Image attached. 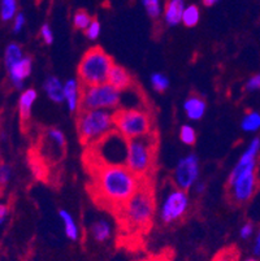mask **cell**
Returning a JSON list of instances; mask_svg holds the SVG:
<instances>
[{
	"label": "cell",
	"mask_w": 260,
	"mask_h": 261,
	"mask_svg": "<svg viewBox=\"0 0 260 261\" xmlns=\"http://www.w3.org/2000/svg\"><path fill=\"white\" fill-rule=\"evenodd\" d=\"M113 66V59L102 47H92L85 52L78 64V77L81 85L97 86L107 84Z\"/></svg>",
	"instance_id": "5"
},
{
	"label": "cell",
	"mask_w": 260,
	"mask_h": 261,
	"mask_svg": "<svg viewBox=\"0 0 260 261\" xmlns=\"http://www.w3.org/2000/svg\"><path fill=\"white\" fill-rule=\"evenodd\" d=\"M91 237L99 243H103L107 242L111 238V226H109L108 222L106 220H99V221H95L91 225Z\"/></svg>",
	"instance_id": "18"
},
{
	"label": "cell",
	"mask_w": 260,
	"mask_h": 261,
	"mask_svg": "<svg viewBox=\"0 0 260 261\" xmlns=\"http://www.w3.org/2000/svg\"><path fill=\"white\" fill-rule=\"evenodd\" d=\"M33 68V61L32 58L29 56H23L20 61H17L16 64H13L12 66L8 68L9 78H11V82L13 84L14 87L17 89H22L23 81L25 78H28L32 73Z\"/></svg>",
	"instance_id": "11"
},
{
	"label": "cell",
	"mask_w": 260,
	"mask_h": 261,
	"mask_svg": "<svg viewBox=\"0 0 260 261\" xmlns=\"http://www.w3.org/2000/svg\"><path fill=\"white\" fill-rule=\"evenodd\" d=\"M180 139L186 146H194L197 142V133L189 125H183L180 130Z\"/></svg>",
	"instance_id": "27"
},
{
	"label": "cell",
	"mask_w": 260,
	"mask_h": 261,
	"mask_svg": "<svg viewBox=\"0 0 260 261\" xmlns=\"http://www.w3.org/2000/svg\"><path fill=\"white\" fill-rule=\"evenodd\" d=\"M218 2H219V0H203V4L206 7H212L214 4L218 3Z\"/></svg>",
	"instance_id": "37"
},
{
	"label": "cell",
	"mask_w": 260,
	"mask_h": 261,
	"mask_svg": "<svg viewBox=\"0 0 260 261\" xmlns=\"http://www.w3.org/2000/svg\"><path fill=\"white\" fill-rule=\"evenodd\" d=\"M40 2H42V0H35V3H37V4L40 3Z\"/></svg>",
	"instance_id": "39"
},
{
	"label": "cell",
	"mask_w": 260,
	"mask_h": 261,
	"mask_svg": "<svg viewBox=\"0 0 260 261\" xmlns=\"http://www.w3.org/2000/svg\"><path fill=\"white\" fill-rule=\"evenodd\" d=\"M114 127L128 141L152 133L151 111L142 108H121L113 112Z\"/></svg>",
	"instance_id": "7"
},
{
	"label": "cell",
	"mask_w": 260,
	"mask_h": 261,
	"mask_svg": "<svg viewBox=\"0 0 260 261\" xmlns=\"http://www.w3.org/2000/svg\"><path fill=\"white\" fill-rule=\"evenodd\" d=\"M243 261H259V260H257V258H255V257H249V258H246V260H243Z\"/></svg>",
	"instance_id": "38"
},
{
	"label": "cell",
	"mask_w": 260,
	"mask_h": 261,
	"mask_svg": "<svg viewBox=\"0 0 260 261\" xmlns=\"http://www.w3.org/2000/svg\"><path fill=\"white\" fill-rule=\"evenodd\" d=\"M151 84L152 87H154L157 92H164L168 89L169 81L168 78L164 74H161V73H154V74L151 75Z\"/></svg>",
	"instance_id": "28"
},
{
	"label": "cell",
	"mask_w": 260,
	"mask_h": 261,
	"mask_svg": "<svg viewBox=\"0 0 260 261\" xmlns=\"http://www.w3.org/2000/svg\"><path fill=\"white\" fill-rule=\"evenodd\" d=\"M23 25H25V17H23L22 13H18V15L14 17L13 32L14 33H20L21 30H22Z\"/></svg>",
	"instance_id": "34"
},
{
	"label": "cell",
	"mask_w": 260,
	"mask_h": 261,
	"mask_svg": "<svg viewBox=\"0 0 260 261\" xmlns=\"http://www.w3.org/2000/svg\"><path fill=\"white\" fill-rule=\"evenodd\" d=\"M199 175V161L195 155H189L181 159L176 167L172 181L181 190H189L197 182Z\"/></svg>",
	"instance_id": "10"
},
{
	"label": "cell",
	"mask_w": 260,
	"mask_h": 261,
	"mask_svg": "<svg viewBox=\"0 0 260 261\" xmlns=\"http://www.w3.org/2000/svg\"><path fill=\"white\" fill-rule=\"evenodd\" d=\"M254 256H256L257 258H260V229L257 230V234H256V239H255V244H254Z\"/></svg>",
	"instance_id": "36"
},
{
	"label": "cell",
	"mask_w": 260,
	"mask_h": 261,
	"mask_svg": "<svg viewBox=\"0 0 260 261\" xmlns=\"http://www.w3.org/2000/svg\"><path fill=\"white\" fill-rule=\"evenodd\" d=\"M241 126L245 132H256L260 129V113L255 111H249L242 118Z\"/></svg>",
	"instance_id": "21"
},
{
	"label": "cell",
	"mask_w": 260,
	"mask_h": 261,
	"mask_svg": "<svg viewBox=\"0 0 260 261\" xmlns=\"http://www.w3.org/2000/svg\"><path fill=\"white\" fill-rule=\"evenodd\" d=\"M183 108H185L186 116L190 118V120L198 121L204 116L206 112L207 104L199 94L197 92H192V94L187 96L185 104H183Z\"/></svg>",
	"instance_id": "14"
},
{
	"label": "cell",
	"mask_w": 260,
	"mask_h": 261,
	"mask_svg": "<svg viewBox=\"0 0 260 261\" xmlns=\"http://www.w3.org/2000/svg\"><path fill=\"white\" fill-rule=\"evenodd\" d=\"M90 175L89 192L100 208L113 213L138 190L140 178L126 165L85 160Z\"/></svg>",
	"instance_id": "1"
},
{
	"label": "cell",
	"mask_w": 260,
	"mask_h": 261,
	"mask_svg": "<svg viewBox=\"0 0 260 261\" xmlns=\"http://www.w3.org/2000/svg\"><path fill=\"white\" fill-rule=\"evenodd\" d=\"M143 7L146 9L147 15L151 20H157L161 15L160 0H142Z\"/></svg>",
	"instance_id": "26"
},
{
	"label": "cell",
	"mask_w": 260,
	"mask_h": 261,
	"mask_svg": "<svg viewBox=\"0 0 260 261\" xmlns=\"http://www.w3.org/2000/svg\"><path fill=\"white\" fill-rule=\"evenodd\" d=\"M9 215V208L7 204L4 203H0V226L6 222L7 217Z\"/></svg>",
	"instance_id": "35"
},
{
	"label": "cell",
	"mask_w": 260,
	"mask_h": 261,
	"mask_svg": "<svg viewBox=\"0 0 260 261\" xmlns=\"http://www.w3.org/2000/svg\"><path fill=\"white\" fill-rule=\"evenodd\" d=\"M23 58V52L21 49V46L17 43H11L7 46L6 54H4V64L7 68L12 66L17 61H20Z\"/></svg>",
	"instance_id": "20"
},
{
	"label": "cell",
	"mask_w": 260,
	"mask_h": 261,
	"mask_svg": "<svg viewBox=\"0 0 260 261\" xmlns=\"http://www.w3.org/2000/svg\"><path fill=\"white\" fill-rule=\"evenodd\" d=\"M156 200L152 177L140 178L137 191L129 200L114 211L121 232L128 237L143 236L152 226Z\"/></svg>",
	"instance_id": "2"
},
{
	"label": "cell",
	"mask_w": 260,
	"mask_h": 261,
	"mask_svg": "<svg viewBox=\"0 0 260 261\" xmlns=\"http://www.w3.org/2000/svg\"><path fill=\"white\" fill-rule=\"evenodd\" d=\"M43 89L46 91L47 96L55 103H61L64 100V85L56 77H49L44 81Z\"/></svg>",
	"instance_id": "17"
},
{
	"label": "cell",
	"mask_w": 260,
	"mask_h": 261,
	"mask_svg": "<svg viewBox=\"0 0 260 261\" xmlns=\"http://www.w3.org/2000/svg\"><path fill=\"white\" fill-rule=\"evenodd\" d=\"M91 21L92 18L90 17V15L85 9H78L75 13V17H73V25L77 30H86L91 23Z\"/></svg>",
	"instance_id": "25"
},
{
	"label": "cell",
	"mask_w": 260,
	"mask_h": 261,
	"mask_svg": "<svg viewBox=\"0 0 260 261\" xmlns=\"http://www.w3.org/2000/svg\"><path fill=\"white\" fill-rule=\"evenodd\" d=\"M247 91H255V90H260V73L252 75L246 84Z\"/></svg>",
	"instance_id": "32"
},
{
	"label": "cell",
	"mask_w": 260,
	"mask_h": 261,
	"mask_svg": "<svg viewBox=\"0 0 260 261\" xmlns=\"http://www.w3.org/2000/svg\"><path fill=\"white\" fill-rule=\"evenodd\" d=\"M254 234V226L251 222H246L240 230V236L242 239H249Z\"/></svg>",
	"instance_id": "33"
},
{
	"label": "cell",
	"mask_w": 260,
	"mask_h": 261,
	"mask_svg": "<svg viewBox=\"0 0 260 261\" xmlns=\"http://www.w3.org/2000/svg\"><path fill=\"white\" fill-rule=\"evenodd\" d=\"M257 185V164H251L247 167L235 165L228 178L226 199L235 207L249 203L256 194Z\"/></svg>",
	"instance_id": "6"
},
{
	"label": "cell",
	"mask_w": 260,
	"mask_h": 261,
	"mask_svg": "<svg viewBox=\"0 0 260 261\" xmlns=\"http://www.w3.org/2000/svg\"><path fill=\"white\" fill-rule=\"evenodd\" d=\"M16 11H17V2L16 0H2V9L0 15L2 20L9 21L16 17Z\"/></svg>",
	"instance_id": "24"
},
{
	"label": "cell",
	"mask_w": 260,
	"mask_h": 261,
	"mask_svg": "<svg viewBox=\"0 0 260 261\" xmlns=\"http://www.w3.org/2000/svg\"><path fill=\"white\" fill-rule=\"evenodd\" d=\"M108 84L112 85L114 89H117L119 91H126V90L132 89L133 85H134V80L125 68L114 64L111 73H109Z\"/></svg>",
	"instance_id": "12"
},
{
	"label": "cell",
	"mask_w": 260,
	"mask_h": 261,
	"mask_svg": "<svg viewBox=\"0 0 260 261\" xmlns=\"http://www.w3.org/2000/svg\"><path fill=\"white\" fill-rule=\"evenodd\" d=\"M37 100V91L34 89H28L21 94L18 100V111L22 122H28L32 116V108L34 101Z\"/></svg>",
	"instance_id": "16"
},
{
	"label": "cell",
	"mask_w": 260,
	"mask_h": 261,
	"mask_svg": "<svg viewBox=\"0 0 260 261\" xmlns=\"http://www.w3.org/2000/svg\"><path fill=\"white\" fill-rule=\"evenodd\" d=\"M159 137L157 133L152 132L139 138L128 141V155L125 165L137 177H152L156 164Z\"/></svg>",
	"instance_id": "3"
},
{
	"label": "cell",
	"mask_w": 260,
	"mask_h": 261,
	"mask_svg": "<svg viewBox=\"0 0 260 261\" xmlns=\"http://www.w3.org/2000/svg\"><path fill=\"white\" fill-rule=\"evenodd\" d=\"M211 261H240V251L235 246H228L219 251Z\"/></svg>",
	"instance_id": "22"
},
{
	"label": "cell",
	"mask_w": 260,
	"mask_h": 261,
	"mask_svg": "<svg viewBox=\"0 0 260 261\" xmlns=\"http://www.w3.org/2000/svg\"><path fill=\"white\" fill-rule=\"evenodd\" d=\"M185 3L183 0H167L164 8V20L168 25L176 26L182 21Z\"/></svg>",
	"instance_id": "15"
},
{
	"label": "cell",
	"mask_w": 260,
	"mask_h": 261,
	"mask_svg": "<svg viewBox=\"0 0 260 261\" xmlns=\"http://www.w3.org/2000/svg\"><path fill=\"white\" fill-rule=\"evenodd\" d=\"M12 178V169L8 164L0 161V190H4Z\"/></svg>",
	"instance_id": "29"
},
{
	"label": "cell",
	"mask_w": 260,
	"mask_h": 261,
	"mask_svg": "<svg viewBox=\"0 0 260 261\" xmlns=\"http://www.w3.org/2000/svg\"><path fill=\"white\" fill-rule=\"evenodd\" d=\"M59 215H60L61 221H63L64 230H65V236L68 237L70 241H77L78 239V227H77V224H76V221H75V218L72 217L70 213L66 212V211H64V210H61L60 212H59Z\"/></svg>",
	"instance_id": "19"
},
{
	"label": "cell",
	"mask_w": 260,
	"mask_h": 261,
	"mask_svg": "<svg viewBox=\"0 0 260 261\" xmlns=\"http://www.w3.org/2000/svg\"><path fill=\"white\" fill-rule=\"evenodd\" d=\"M189 196L185 190L178 189L173 185V189L168 192L163 201L160 212L161 221L167 225L181 221L189 211Z\"/></svg>",
	"instance_id": "9"
},
{
	"label": "cell",
	"mask_w": 260,
	"mask_h": 261,
	"mask_svg": "<svg viewBox=\"0 0 260 261\" xmlns=\"http://www.w3.org/2000/svg\"><path fill=\"white\" fill-rule=\"evenodd\" d=\"M114 127L113 113L107 109H81L77 116V132L85 147L98 143L112 133Z\"/></svg>",
	"instance_id": "4"
},
{
	"label": "cell",
	"mask_w": 260,
	"mask_h": 261,
	"mask_svg": "<svg viewBox=\"0 0 260 261\" xmlns=\"http://www.w3.org/2000/svg\"><path fill=\"white\" fill-rule=\"evenodd\" d=\"M81 94H82V86L78 85L77 81H66L64 85V100L66 101L72 113L78 112V109H81Z\"/></svg>",
	"instance_id": "13"
},
{
	"label": "cell",
	"mask_w": 260,
	"mask_h": 261,
	"mask_svg": "<svg viewBox=\"0 0 260 261\" xmlns=\"http://www.w3.org/2000/svg\"><path fill=\"white\" fill-rule=\"evenodd\" d=\"M86 37L89 38V39H97L100 34V23L97 18H92L91 23L89 25V28L85 30Z\"/></svg>",
	"instance_id": "30"
},
{
	"label": "cell",
	"mask_w": 260,
	"mask_h": 261,
	"mask_svg": "<svg viewBox=\"0 0 260 261\" xmlns=\"http://www.w3.org/2000/svg\"><path fill=\"white\" fill-rule=\"evenodd\" d=\"M199 18H200V13L197 6L186 7L182 16V22L186 28H194V26L199 22Z\"/></svg>",
	"instance_id": "23"
},
{
	"label": "cell",
	"mask_w": 260,
	"mask_h": 261,
	"mask_svg": "<svg viewBox=\"0 0 260 261\" xmlns=\"http://www.w3.org/2000/svg\"><path fill=\"white\" fill-rule=\"evenodd\" d=\"M120 103L121 91L108 82L97 86H82L81 109H116Z\"/></svg>",
	"instance_id": "8"
},
{
	"label": "cell",
	"mask_w": 260,
	"mask_h": 261,
	"mask_svg": "<svg viewBox=\"0 0 260 261\" xmlns=\"http://www.w3.org/2000/svg\"><path fill=\"white\" fill-rule=\"evenodd\" d=\"M40 37L43 38V40H44V43L46 44H52V42H54V34H52V30L51 28H50V25L44 23V25L42 26V29H40Z\"/></svg>",
	"instance_id": "31"
}]
</instances>
